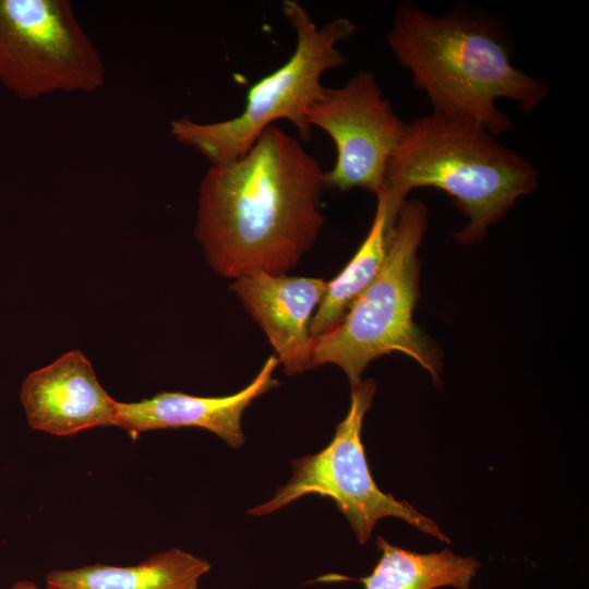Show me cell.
Masks as SVG:
<instances>
[{"label": "cell", "mask_w": 589, "mask_h": 589, "mask_svg": "<svg viewBox=\"0 0 589 589\" xmlns=\"http://www.w3.org/2000/svg\"><path fill=\"white\" fill-rule=\"evenodd\" d=\"M372 225L341 272L326 284L325 293L312 317L310 333L316 338L334 328L356 298L370 285L384 262L390 231L397 215L383 193L376 195Z\"/></svg>", "instance_id": "14"}, {"label": "cell", "mask_w": 589, "mask_h": 589, "mask_svg": "<svg viewBox=\"0 0 589 589\" xmlns=\"http://www.w3.org/2000/svg\"><path fill=\"white\" fill-rule=\"evenodd\" d=\"M308 123L322 129L336 147L335 164L324 172L325 189L381 191L406 122L373 73L361 70L342 86L325 87L308 112Z\"/></svg>", "instance_id": "8"}, {"label": "cell", "mask_w": 589, "mask_h": 589, "mask_svg": "<svg viewBox=\"0 0 589 589\" xmlns=\"http://www.w3.org/2000/svg\"><path fill=\"white\" fill-rule=\"evenodd\" d=\"M20 400L29 428L51 435L71 436L118 424V400L109 396L80 350L31 372L21 385Z\"/></svg>", "instance_id": "9"}, {"label": "cell", "mask_w": 589, "mask_h": 589, "mask_svg": "<svg viewBox=\"0 0 589 589\" xmlns=\"http://www.w3.org/2000/svg\"><path fill=\"white\" fill-rule=\"evenodd\" d=\"M426 228V205L417 199L407 200L375 278L334 328L314 338L312 369L337 365L352 385L362 381L363 371L373 360L400 352L419 363L435 384L440 383L441 352L413 322L420 294L417 252Z\"/></svg>", "instance_id": "4"}, {"label": "cell", "mask_w": 589, "mask_h": 589, "mask_svg": "<svg viewBox=\"0 0 589 589\" xmlns=\"http://www.w3.org/2000/svg\"><path fill=\"white\" fill-rule=\"evenodd\" d=\"M101 55L67 0H0V82L17 98L94 92Z\"/></svg>", "instance_id": "6"}, {"label": "cell", "mask_w": 589, "mask_h": 589, "mask_svg": "<svg viewBox=\"0 0 589 589\" xmlns=\"http://www.w3.org/2000/svg\"><path fill=\"white\" fill-rule=\"evenodd\" d=\"M381 552L372 573L358 580L364 589H436L450 586L468 589L480 564L444 549L428 554L408 551L376 539Z\"/></svg>", "instance_id": "13"}, {"label": "cell", "mask_w": 589, "mask_h": 589, "mask_svg": "<svg viewBox=\"0 0 589 589\" xmlns=\"http://www.w3.org/2000/svg\"><path fill=\"white\" fill-rule=\"evenodd\" d=\"M279 361L269 356L256 376L239 392L216 397L194 396L181 392H160L135 402L118 401L117 426L132 437L152 430L200 428L236 448L244 443L241 419L257 397L278 385L273 376Z\"/></svg>", "instance_id": "11"}, {"label": "cell", "mask_w": 589, "mask_h": 589, "mask_svg": "<svg viewBox=\"0 0 589 589\" xmlns=\"http://www.w3.org/2000/svg\"><path fill=\"white\" fill-rule=\"evenodd\" d=\"M320 277L255 273L233 279L230 290L265 333L287 375L312 369V317L325 293Z\"/></svg>", "instance_id": "10"}, {"label": "cell", "mask_w": 589, "mask_h": 589, "mask_svg": "<svg viewBox=\"0 0 589 589\" xmlns=\"http://www.w3.org/2000/svg\"><path fill=\"white\" fill-rule=\"evenodd\" d=\"M211 564L181 549L159 552L131 566L93 564L47 574L52 589H199Z\"/></svg>", "instance_id": "12"}, {"label": "cell", "mask_w": 589, "mask_h": 589, "mask_svg": "<svg viewBox=\"0 0 589 589\" xmlns=\"http://www.w3.org/2000/svg\"><path fill=\"white\" fill-rule=\"evenodd\" d=\"M350 386L348 413L336 426L328 445L314 455L293 460L288 483L249 514L267 515L302 496L316 494L335 502L361 544L369 541L376 522L384 517L400 518L419 531L449 543L434 520L376 485L361 441L363 418L371 407L376 384L374 380H362Z\"/></svg>", "instance_id": "7"}, {"label": "cell", "mask_w": 589, "mask_h": 589, "mask_svg": "<svg viewBox=\"0 0 589 589\" xmlns=\"http://www.w3.org/2000/svg\"><path fill=\"white\" fill-rule=\"evenodd\" d=\"M538 187V171L517 152L471 119L432 112L406 123L380 192L398 214L417 188L452 197L467 225L455 233L460 244L480 242L524 195Z\"/></svg>", "instance_id": "3"}, {"label": "cell", "mask_w": 589, "mask_h": 589, "mask_svg": "<svg viewBox=\"0 0 589 589\" xmlns=\"http://www.w3.org/2000/svg\"><path fill=\"white\" fill-rule=\"evenodd\" d=\"M11 589H52L50 587H38L35 582L33 581H29V580H20V581H16L12 587Z\"/></svg>", "instance_id": "15"}, {"label": "cell", "mask_w": 589, "mask_h": 589, "mask_svg": "<svg viewBox=\"0 0 589 589\" xmlns=\"http://www.w3.org/2000/svg\"><path fill=\"white\" fill-rule=\"evenodd\" d=\"M324 172L275 125L240 158L211 165L199 188L194 235L212 269L237 279L296 268L324 225Z\"/></svg>", "instance_id": "1"}, {"label": "cell", "mask_w": 589, "mask_h": 589, "mask_svg": "<svg viewBox=\"0 0 589 589\" xmlns=\"http://www.w3.org/2000/svg\"><path fill=\"white\" fill-rule=\"evenodd\" d=\"M387 43L430 99L432 112L474 120L495 137L513 127L497 99L517 101L529 113L549 93L548 83L512 63L497 26L480 16H436L402 2L394 11Z\"/></svg>", "instance_id": "2"}, {"label": "cell", "mask_w": 589, "mask_h": 589, "mask_svg": "<svg viewBox=\"0 0 589 589\" xmlns=\"http://www.w3.org/2000/svg\"><path fill=\"white\" fill-rule=\"evenodd\" d=\"M281 9L296 33L294 50L284 64L249 88L242 111L216 122L182 117L170 123L171 136L197 151L211 165L240 158L278 120L288 121L302 140H309L312 128L308 112L325 88L322 76L347 62L338 44L356 32L350 19L336 17L318 26L296 0L284 1Z\"/></svg>", "instance_id": "5"}]
</instances>
